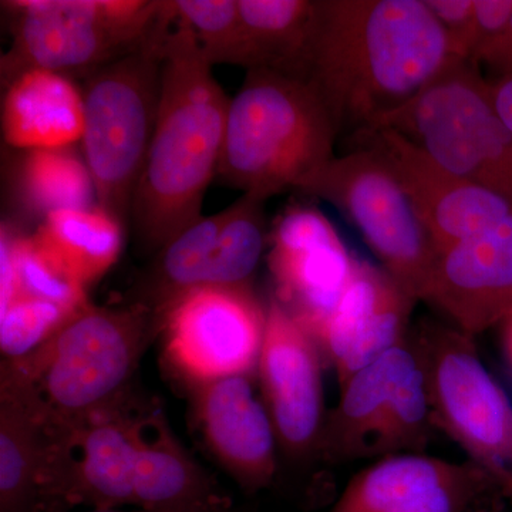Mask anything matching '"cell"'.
<instances>
[{
	"instance_id": "1",
	"label": "cell",
	"mask_w": 512,
	"mask_h": 512,
	"mask_svg": "<svg viewBox=\"0 0 512 512\" xmlns=\"http://www.w3.org/2000/svg\"><path fill=\"white\" fill-rule=\"evenodd\" d=\"M457 59L424 0H319L305 83L338 136L352 137L423 92Z\"/></svg>"
},
{
	"instance_id": "2",
	"label": "cell",
	"mask_w": 512,
	"mask_h": 512,
	"mask_svg": "<svg viewBox=\"0 0 512 512\" xmlns=\"http://www.w3.org/2000/svg\"><path fill=\"white\" fill-rule=\"evenodd\" d=\"M229 101L194 32L177 18L164 37L157 123L131 207L144 249L160 251L202 217L220 167Z\"/></svg>"
},
{
	"instance_id": "3",
	"label": "cell",
	"mask_w": 512,
	"mask_h": 512,
	"mask_svg": "<svg viewBox=\"0 0 512 512\" xmlns=\"http://www.w3.org/2000/svg\"><path fill=\"white\" fill-rule=\"evenodd\" d=\"M158 335V316L136 302L90 305L45 345L2 360L49 426H67L126 399L144 350Z\"/></svg>"
},
{
	"instance_id": "4",
	"label": "cell",
	"mask_w": 512,
	"mask_h": 512,
	"mask_svg": "<svg viewBox=\"0 0 512 512\" xmlns=\"http://www.w3.org/2000/svg\"><path fill=\"white\" fill-rule=\"evenodd\" d=\"M336 137L328 110L308 83L268 69L248 70L229 101L217 177L268 201L296 190L329 163Z\"/></svg>"
},
{
	"instance_id": "5",
	"label": "cell",
	"mask_w": 512,
	"mask_h": 512,
	"mask_svg": "<svg viewBox=\"0 0 512 512\" xmlns=\"http://www.w3.org/2000/svg\"><path fill=\"white\" fill-rule=\"evenodd\" d=\"M174 22L173 2H167L156 28L134 49L86 77L83 158L96 185L97 205L123 225L130 222L153 140L164 37Z\"/></svg>"
},
{
	"instance_id": "6",
	"label": "cell",
	"mask_w": 512,
	"mask_h": 512,
	"mask_svg": "<svg viewBox=\"0 0 512 512\" xmlns=\"http://www.w3.org/2000/svg\"><path fill=\"white\" fill-rule=\"evenodd\" d=\"M379 127L392 128L451 173L512 204V130L476 63L454 60L423 92L370 128Z\"/></svg>"
},
{
	"instance_id": "7",
	"label": "cell",
	"mask_w": 512,
	"mask_h": 512,
	"mask_svg": "<svg viewBox=\"0 0 512 512\" xmlns=\"http://www.w3.org/2000/svg\"><path fill=\"white\" fill-rule=\"evenodd\" d=\"M12 16V46L2 56L8 86L30 70L90 76L126 55L161 19L165 2L141 0H15L3 2Z\"/></svg>"
},
{
	"instance_id": "8",
	"label": "cell",
	"mask_w": 512,
	"mask_h": 512,
	"mask_svg": "<svg viewBox=\"0 0 512 512\" xmlns=\"http://www.w3.org/2000/svg\"><path fill=\"white\" fill-rule=\"evenodd\" d=\"M413 345L426 372L434 429L463 448L512 503V403L484 366L473 336L429 323Z\"/></svg>"
},
{
	"instance_id": "9",
	"label": "cell",
	"mask_w": 512,
	"mask_h": 512,
	"mask_svg": "<svg viewBox=\"0 0 512 512\" xmlns=\"http://www.w3.org/2000/svg\"><path fill=\"white\" fill-rule=\"evenodd\" d=\"M296 190L330 202L362 234L384 271L423 301L437 259L433 239L386 163L367 148L333 157Z\"/></svg>"
},
{
	"instance_id": "10",
	"label": "cell",
	"mask_w": 512,
	"mask_h": 512,
	"mask_svg": "<svg viewBox=\"0 0 512 512\" xmlns=\"http://www.w3.org/2000/svg\"><path fill=\"white\" fill-rule=\"evenodd\" d=\"M319 450L332 460L412 453L433 429L429 384L409 339L390 349L340 387Z\"/></svg>"
},
{
	"instance_id": "11",
	"label": "cell",
	"mask_w": 512,
	"mask_h": 512,
	"mask_svg": "<svg viewBox=\"0 0 512 512\" xmlns=\"http://www.w3.org/2000/svg\"><path fill=\"white\" fill-rule=\"evenodd\" d=\"M165 360L188 387L256 375L266 308L251 286H201L156 313Z\"/></svg>"
},
{
	"instance_id": "12",
	"label": "cell",
	"mask_w": 512,
	"mask_h": 512,
	"mask_svg": "<svg viewBox=\"0 0 512 512\" xmlns=\"http://www.w3.org/2000/svg\"><path fill=\"white\" fill-rule=\"evenodd\" d=\"M141 399H126L67 426L45 424L42 507L86 505L92 511L137 505L136 421Z\"/></svg>"
},
{
	"instance_id": "13",
	"label": "cell",
	"mask_w": 512,
	"mask_h": 512,
	"mask_svg": "<svg viewBox=\"0 0 512 512\" xmlns=\"http://www.w3.org/2000/svg\"><path fill=\"white\" fill-rule=\"evenodd\" d=\"M265 202L242 194L225 210L192 222L157 252L140 303L157 313L201 286H251L269 242Z\"/></svg>"
},
{
	"instance_id": "14",
	"label": "cell",
	"mask_w": 512,
	"mask_h": 512,
	"mask_svg": "<svg viewBox=\"0 0 512 512\" xmlns=\"http://www.w3.org/2000/svg\"><path fill=\"white\" fill-rule=\"evenodd\" d=\"M269 244L272 298L315 339L352 279L357 258L312 205L286 208L272 227Z\"/></svg>"
},
{
	"instance_id": "15",
	"label": "cell",
	"mask_w": 512,
	"mask_h": 512,
	"mask_svg": "<svg viewBox=\"0 0 512 512\" xmlns=\"http://www.w3.org/2000/svg\"><path fill=\"white\" fill-rule=\"evenodd\" d=\"M353 148L382 158L412 202L437 254L512 212V204L437 163L426 151L392 128H369L350 137Z\"/></svg>"
},
{
	"instance_id": "16",
	"label": "cell",
	"mask_w": 512,
	"mask_h": 512,
	"mask_svg": "<svg viewBox=\"0 0 512 512\" xmlns=\"http://www.w3.org/2000/svg\"><path fill=\"white\" fill-rule=\"evenodd\" d=\"M322 366L316 340L269 299L256 380L286 456L303 457L319 448L326 420Z\"/></svg>"
},
{
	"instance_id": "17",
	"label": "cell",
	"mask_w": 512,
	"mask_h": 512,
	"mask_svg": "<svg viewBox=\"0 0 512 512\" xmlns=\"http://www.w3.org/2000/svg\"><path fill=\"white\" fill-rule=\"evenodd\" d=\"M255 380L256 375L228 376L190 387L191 417L202 443L248 493L274 481L279 446Z\"/></svg>"
},
{
	"instance_id": "18",
	"label": "cell",
	"mask_w": 512,
	"mask_h": 512,
	"mask_svg": "<svg viewBox=\"0 0 512 512\" xmlns=\"http://www.w3.org/2000/svg\"><path fill=\"white\" fill-rule=\"evenodd\" d=\"M424 302L476 336L512 312V212L437 254Z\"/></svg>"
},
{
	"instance_id": "19",
	"label": "cell",
	"mask_w": 512,
	"mask_h": 512,
	"mask_svg": "<svg viewBox=\"0 0 512 512\" xmlns=\"http://www.w3.org/2000/svg\"><path fill=\"white\" fill-rule=\"evenodd\" d=\"M490 494L501 497L470 461L394 454L360 471L332 512H464Z\"/></svg>"
},
{
	"instance_id": "20",
	"label": "cell",
	"mask_w": 512,
	"mask_h": 512,
	"mask_svg": "<svg viewBox=\"0 0 512 512\" xmlns=\"http://www.w3.org/2000/svg\"><path fill=\"white\" fill-rule=\"evenodd\" d=\"M416 302L382 266L357 259L352 279L315 338L340 387L407 339Z\"/></svg>"
},
{
	"instance_id": "21",
	"label": "cell",
	"mask_w": 512,
	"mask_h": 512,
	"mask_svg": "<svg viewBox=\"0 0 512 512\" xmlns=\"http://www.w3.org/2000/svg\"><path fill=\"white\" fill-rule=\"evenodd\" d=\"M134 488L143 510L229 507L210 474L174 436L163 410L143 400L136 421Z\"/></svg>"
},
{
	"instance_id": "22",
	"label": "cell",
	"mask_w": 512,
	"mask_h": 512,
	"mask_svg": "<svg viewBox=\"0 0 512 512\" xmlns=\"http://www.w3.org/2000/svg\"><path fill=\"white\" fill-rule=\"evenodd\" d=\"M3 138L18 150H53L82 141L83 93L70 77L30 70L6 86Z\"/></svg>"
},
{
	"instance_id": "23",
	"label": "cell",
	"mask_w": 512,
	"mask_h": 512,
	"mask_svg": "<svg viewBox=\"0 0 512 512\" xmlns=\"http://www.w3.org/2000/svg\"><path fill=\"white\" fill-rule=\"evenodd\" d=\"M46 431L35 403L0 367V512H40Z\"/></svg>"
},
{
	"instance_id": "24",
	"label": "cell",
	"mask_w": 512,
	"mask_h": 512,
	"mask_svg": "<svg viewBox=\"0 0 512 512\" xmlns=\"http://www.w3.org/2000/svg\"><path fill=\"white\" fill-rule=\"evenodd\" d=\"M124 225L99 205L47 215L33 237L74 281L89 288L116 264Z\"/></svg>"
},
{
	"instance_id": "25",
	"label": "cell",
	"mask_w": 512,
	"mask_h": 512,
	"mask_svg": "<svg viewBox=\"0 0 512 512\" xmlns=\"http://www.w3.org/2000/svg\"><path fill=\"white\" fill-rule=\"evenodd\" d=\"M256 69L305 82L318 28L319 0H238Z\"/></svg>"
},
{
	"instance_id": "26",
	"label": "cell",
	"mask_w": 512,
	"mask_h": 512,
	"mask_svg": "<svg viewBox=\"0 0 512 512\" xmlns=\"http://www.w3.org/2000/svg\"><path fill=\"white\" fill-rule=\"evenodd\" d=\"M16 296H32L67 308L92 305L87 289L57 264L33 235H18L2 225L0 234V308Z\"/></svg>"
},
{
	"instance_id": "27",
	"label": "cell",
	"mask_w": 512,
	"mask_h": 512,
	"mask_svg": "<svg viewBox=\"0 0 512 512\" xmlns=\"http://www.w3.org/2000/svg\"><path fill=\"white\" fill-rule=\"evenodd\" d=\"M18 183L25 204L43 220L52 212L94 207L97 200L86 161L69 147L26 151Z\"/></svg>"
},
{
	"instance_id": "28",
	"label": "cell",
	"mask_w": 512,
	"mask_h": 512,
	"mask_svg": "<svg viewBox=\"0 0 512 512\" xmlns=\"http://www.w3.org/2000/svg\"><path fill=\"white\" fill-rule=\"evenodd\" d=\"M173 6L175 16L194 32L211 66L231 64L256 69L238 0H177Z\"/></svg>"
},
{
	"instance_id": "29",
	"label": "cell",
	"mask_w": 512,
	"mask_h": 512,
	"mask_svg": "<svg viewBox=\"0 0 512 512\" xmlns=\"http://www.w3.org/2000/svg\"><path fill=\"white\" fill-rule=\"evenodd\" d=\"M83 311L32 296H16L0 308L3 360L20 359L39 349Z\"/></svg>"
},
{
	"instance_id": "30",
	"label": "cell",
	"mask_w": 512,
	"mask_h": 512,
	"mask_svg": "<svg viewBox=\"0 0 512 512\" xmlns=\"http://www.w3.org/2000/svg\"><path fill=\"white\" fill-rule=\"evenodd\" d=\"M512 19V0H474L473 19L464 45V59L474 57L498 39Z\"/></svg>"
},
{
	"instance_id": "31",
	"label": "cell",
	"mask_w": 512,
	"mask_h": 512,
	"mask_svg": "<svg viewBox=\"0 0 512 512\" xmlns=\"http://www.w3.org/2000/svg\"><path fill=\"white\" fill-rule=\"evenodd\" d=\"M427 8L448 36L458 59H464V45L473 19L474 0H424Z\"/></svg>"
},
{
	"instance_id": "32",
	"label": "cell",
	"mask_w": 512,
	"mask_h": 512,
	"mask_svg": "<svg viewBox=\"0 0 512 512\" xmlns=\"http://www.w3.org/2000/svg\"><path fill=\"white\" fill-rule=\"evenodd\" d=\"M473 63H483L494 74V79L512 74V19L503 35L484 47Z\"/></svg>"
},
{
	"instance_id": "33",
	"label": "cell",
	"mask_w": 512,
	"mask_h": 512,
	"mask_svg": "<svg viewBox=\"0 0 512 512\" xmlns=\"http://www.w3.org/2000/svg\"><path fill=\"white\" fill-rule=\"evenodd\" d=\"M490 83L491 99L495 109L512 130V74L493 79Z\"/></svg>"
},
{
	"instance_id": "34",
	"label": "cell",
	"mask_w": 512,
	"mask_h": 512,
	"mask_svg": "<svg viewBox=\"0 0 512 512\" xmlns=\"http://www.w3.org/2000/svg\"><path fill=\"white\" fill-rule=\"evenodd\" d=\"M501 325V342L505 356L512 369V312L500 323Z\"/></svg>"
},
{
	"instance_id": "35",
	"label": "cell",
	"mask_w": 512,
	"mask_h": 512,
	"mask_svg": "<svg viewBox=\"0 0 512 512\" xmlns=\"http://www.w3.org/2000/svg\"><path fill=\"white\" fill-rule=\"evenodd\" d=\"M89 512H127L119 510L111 511H89ZM131 512H231L229 507H212V508H171V510H141Z\"/></svg>"
}]
</instances>
